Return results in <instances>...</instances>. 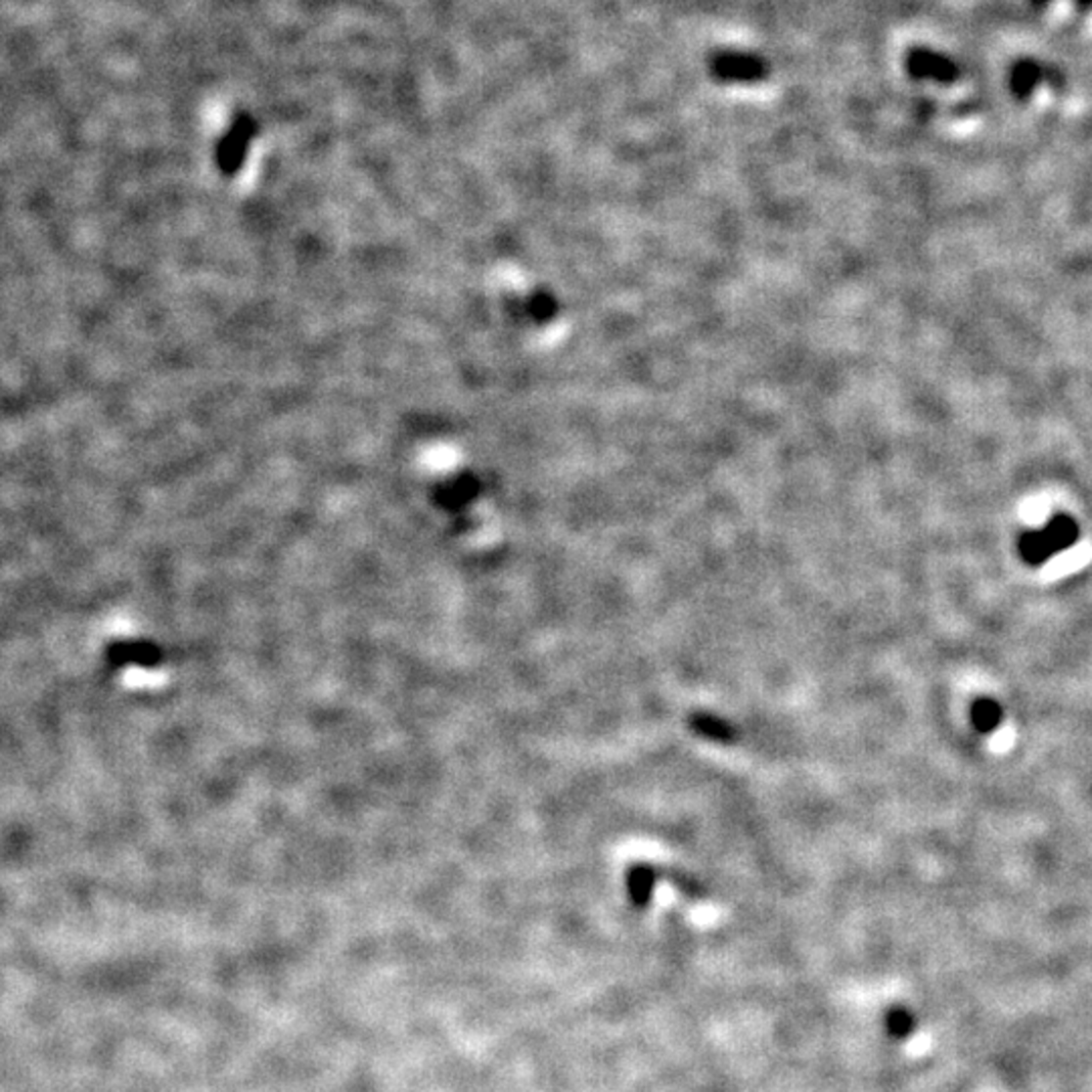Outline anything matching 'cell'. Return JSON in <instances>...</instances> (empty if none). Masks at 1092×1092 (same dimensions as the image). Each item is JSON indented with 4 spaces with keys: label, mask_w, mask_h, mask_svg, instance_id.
<instances>
[{
    "label": "cell",
    "mask_w": 1092,
    "mask_h": 1092,
    "mask_svg": "<svg viewBox=\"0 0 1092 1092\" xmlns=\"http://www.w3.org/2000/svg\"><path fill=\"white\" fill-rule=\"evenodd\" d=\"M708 69L722 83H758L769 75L767 61L747 51H716Z\"/></svg>",
    "instance_id": "obj_1"
},
{
    "label": "cell",
    "mask_w": 1092,
    "mask_h": 1092,
    "mask_svg": "<svg viewBox=\"0 0 1092 1092\" xmlns=\"http://www.w3.org/2000/svg\"><path fill=\"white\" fill-rule=\"evenodd\" d=\"M257 121L253 115L241 112L237 114L231 124L227 128V132L221 136L219 144H217V164L223 172L231 174L237 172L246 160V155L250 150L251 140L257 136Z\"/></svg>",
    "instance_id": "obj_2"
},
{
    "label": "cell",
    "mask_w": 1092,
    "mask_h": 1092,
    "mask_svg": "<svg viewBox=\"0 0 1092 1092\" xmlns=\"http://www.w3.org/2000/svg\"><path fill=\"white\" fill-rule=\"evenodd\" d=\"M906 71L915 79H929L936 83H955L961 75L959 66L955 61L943 53L917 47L910 49L906 55Z\"/></svg>",
    "instance_id": "obj_3"
},
{
    "label": "cell",
    "mask_w": 1092,
    "mask_h": 1092,
    "mask_svg": "<svg viewBox=\"0 0 1092 1092\" xmlns=\"http://www.w3.org/2000/svg\"><path fill=\"white\" fill-rule=\"evenodd\" d=\"M1052 555L1067 553L1080 540V526L1069 514H1056L1040 528Z\"/></svg>",
    "instance_id": "obj_4"
},
{
    "label": "cell",
    "mask_w": 1092,
    "mask_h": 1092,
    "mask_svg": "<svg viewBox=\"0 0 1092 1092\" xmlns=\"http://www.w3.org/2000/svg\"><path fill=\"white\" fill-rule=\"evenodd\" d=\"M1048 69L1034 59H1022L1010 71V89L1018 100H1027L1046 81Z\"/></svg>",
    "instance_id": "obj_5"
},
{
    "label": "cell",
    "mask_w": 1092,
    "mask_h": 1092,
    "mask_svg": "<svg viewBox=\"0 0 1092 1092\" xmlns=\"http://www.w3.org/2000/svg\"><path fill=\"white\" fill-rule=\"evenodd\" d=\"M1018 551H1020V557L1024 559V563L1029 565V567H1042L1054 557L1040 528L1024 532L1020 536V542H1018Z\"/></svg>",
    "instance_id": "obj_6"
},
{
    "label": "cell",
    "mask_w": 1092,
    "mask_h": 1092,
    "mask_svg": "<svg viewBox=\"0 0 1092 1092\" xmlns=\"http://www.w3.org/2000/svg\"><path fill=\"white\" fill-rule=\"evenodd\" d=\"M1004 720V710L993 698H979L971 706V722H974L976 731L991 735L999 731V724Z\"/></svg>",
    "instance_id": "obj_7"
},
{
    "label": "cell",
    "mask_w": 1092,
    "mask_h": 1092,
    "mask_svg": "<svg viewBox=\"0 0 1092 1092\" xmlns=\"http://www.w3.org/2000/svg\"><path fill=\"white\" fill-rule=\"evenodd\" d=\"M915 1029V1018L904 1008H892L887 1014V1031L894 1040H904Z\"/></svg>",
    "instance_id": "obj_8"
},
{
    "label": "cell",
    "mask_w": 1092,
    "mask_h": 1092,
    "mask_svg": "<svg viewBox=\"0 0 1092 1092\" xmlns=\"http://www.w3.org/2000/svg\"><path fill=\"white\" fill-rule=\"evenodd\" d=\"M1074 3H1076V7L1082 9V11L1092 9V0H1074Z\"/></svg>",
    "instance_id": "obj_9"
},
{
    "label": "cell",
    "mask_w": 1092,
    "mask_h": 1092,
    "mask_svg": "<svg viewBox=\"0 0 1092 1092\" xmlns=\"http://www.w3.org/2000/svg\"><path fill=\"white\" fill-rule=\"evenodd\" d=\"M1029 3H1031V5H1034V7H1044V5H1048V3H1050V0H1029Z\"/></svg>",
    "instance_id": "obj_10"
}]
</instances>
